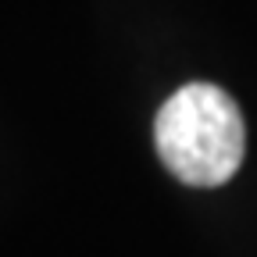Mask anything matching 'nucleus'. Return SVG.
Segmentation results:
<instances>
[{
	"instance_id": "obj_1",
	"label": "nucleus",
	"mask_w": 257,
	"mask_h": 257,
	"mask_svg": "<svg viewBox=\"0 0 257 257\" xmlns=\"http://www.w3.org/2000/svg\"><path fill=\"white\" fill-rule=\"evenodd\" d=\"M154 147L186 186H225L246 154V125L236 100L211 82L175 89L154 118Z\"/></svg>"
}]
</instances>
